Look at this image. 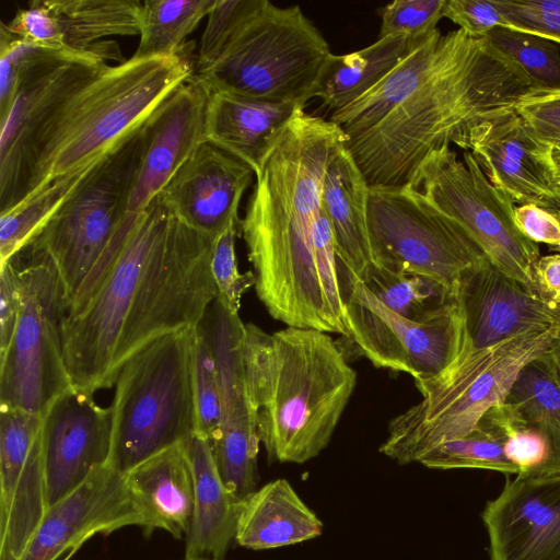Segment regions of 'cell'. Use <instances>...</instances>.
<instances>
[{"instance_id": "d590c367", "label": "cell", "mask_w": 560, "mask_h": 560, "mask_svg": "<svg viewBox=\"0 0 560 560\" xmlns=\"http://www.w3.org/2000/svg\"><path fill=\"white\" fill-rule=\"evenodd\" d=\"M86 175V174H85ZM52 186L0 215V265L16 257L85 177Z\"/></svg>"}, {"instance_id": "44dd1931", "label": "cell", "mask_w": 560, "mask_h": 560, "mask_svg": "<svg viewBox=\"0 0 560 560\" xmlns=\"http://www.w3.org/2000/svg\"><path fill=\"white\" fill-rule=\"evenodd\" d=\"M482 520L491 560H560V475H516Z\"/></svg>"}, {"instance_id": "7dc6e473", "label": "cell", "mask_w": 560, "mask_h": 560, "mask_svg": "<svg viewBox=\"0 0 560 560\" xmlns=\"http://www.w3.org/2000/svg\"><path fill=\"white\" fill-rule=\"evenodd\" d=\"M520 231L534 243L560 248V218L536 205H522L514 210Z\"/></svg>"}, {"instance_id": "b9f144b4", "label": "cell", "mask_w": 560, "mask_h": 560, "mask_svg": "<svg viewBox=\"0 0 560 560\" xmlns=\"http://www.w3.org/2000/svg\"><path fill=\"white\" fill-rule=\"evenodd\" d=\"M508 28L560 44V0H494Z\"/></svg>"}, {"instance_id": "9c48e42d", "label": "cell", "mask_w": 560, "mask_h": 560, "mask_svg": "<svg viewBox=\"0 0 560 560\" xmlns=\"http://www.w3.org/2000/svg\"><path fill=\"white\" fill-rule=\"evenodd\" d=\"M139 159L140 128L85 175L22 250L52 264L63 311L124 229Z\"/></svg>"}, {"instance_id": "ab89813d", "label": "cell", "mask_w": 560, "mask_h": 560, "mask_svg": "<svg viewBox=\"0 0 560 560\" xmlns=\"http://www.w3.org/2000/svg\"><path fill=\"white\" fill-rule=\"evenodd\" d=\"M240 223L231 224L215 240L210 269L217 289V300L232 314L237 315L244 293L255 287L253 271L240 272L235 254V238Z\"/></svg>"}, {"instance_id": "5bb4252c", "label": "cell", "mask_w": 560, "mask_h": 560, "mask_svg": "<svg viewBox=\"0 0 560 560\" xmlns=\"http://www.w3.org/2000/svg\"><path fill=\"white\" fill-rule=\"evenodd\" d=\"M42 416L0 406V560H21L46 512Z\"/></svg>"}, {"instance_id": "f35d334b", "label": "cell", "mask_w": 560, "mask_h": 560, "mask_svg": "<svg viewBox=\"0 0 560 560\" xmlns=\"http://www.w3.org/2000/svg\"><path fill=\"white\" fill-rule=\"evenodd\" d=\"M262 0H217L207 16L194 71L210 66Z\"/></svg>"}, {"instance_id": "8d00e7d4", "label": "cell", "mask_w": 560, "mask_h": 560, "mask_svg": "<svg viewBox=\"0 0 560 560\" xmlns=\"http://www.w3.org/2000/svg\"><path fill=\"white\" fill-rule=\"evenodd\" d=\"M478 425H482L504 444L508 458L517 467L518 475H539L548 459V444L534 427L504 402L489 409Z\"/></svg>"}, {"instance_id": "7402d4cb", "label": "cell", "mask_w": 560, "mask_h": 560, "mask_svg": "<svg viewBox=\"0 0 560 560\" xmlns=\"http://www.w3.org/2000/svg\"><path fill=\"white\" fill-rule=\"evenodd\" d=\"M253 175L240 160L202 142L159 195L172 217L215 240L240 223L238 207Z\"/></svg>"}, {"instance_id": "cb8c5ba5", "label": "cell", "mask_w": 560, "mask_h": 560, "mask_svg": "<svg viewBox=\"0 0 560 560\" xmlns=\"http://www.w3.org/2000/svg\"><path fill=\"white\" fill-rule=\"evenodd\" d=\"M347 139L330 154L323 180L322 205L339 261L350 276L361 280L372 264L366 226L370 187L345 145Z\"/></svg>"}, {"instance_id": "816d5d0a", "label": "cell", "mask_w": 560, "mask_h": 560, "mask_svg": "<svg viewBox=\"0 0 560 560\" xmlns=\"http://www.w3.org/2000/svg\"><path fill=\"white\" fill-rule=\"evenodd\" d=\"M549 144L555 145V147H557V148H559V149H560V136H558V137L553 138V139L549 142Z\"/></svg>"}, {"instance_id": "681fc988", "label": "cell", "mask_w": 560, "mask_h": 560, "mask_svg": "<svg viewBox=\"0 0 560 560\" xmlns=\"http://www.w3.org/2000/svg\"><path fill=\"white\" fill-rule=\"evenodd\" d=\"M552 376L560 387V337L555 343L544 353Z\"/></svg>"}, {"instance_id": "2e32d148", "label": "cell", "mask_w": 560, "mask_h": 560, "mask_svg": "<svg viewBox=\"0 0 560 560\" xmlns=\"http://www.w3.org/2000/svg\"><path fill=\"white\" fill-rule=\"evenodd\" d=\"M130 526L144 530L145 516L125 474L107 463L47 510L21 560H57L95 535Z\"/></svg>"}, {"instance_id": "d6a6232c", "label": "cell", "mask_w": 560, "mask_h": 560, "mask_svg": "<svg viewBox=\"0 0 560 560\" xmlns=\"http://www.w3.org/2000/svg\"><path fill=\"white\" fill-rule=\"evenodd\" d=\"M361 281L387 307L412 320H421L456 299L430 278L393 272L373 262Z\"/></svg>"}, {"instance_id": "83f0119b", "label": "cell", "mask_w": 560, "mask_h": 560, "mask_svg": "<svg viewBox=\"0 0 560 560\" xmlns=\"http://www.w3.org/2000/svg\"><path fill=\"white\" fill-rule=\"evenodd\" d=\"M443 48L444 35L435 30L368 93L334 112L329 120L348 138L374 128L429 78Z\"/></svg>"}, {"instance_id": "f6af8a7d", "label": "cell", "mask_w": 560, "mask_h": 560, "mask_svg": "<svg viewBox=\"0 0 560 560\" xmlns=\"http://www.w3.org/2000/svg\"><path fill=\"white\" fill-rule=\"evenodd\" d=\"M443 18L475 38L485 37L497 27L509 26L494 0H445Z\"/></svg>"}, {"instance_id": "f5cc1de1", "label": "cell", "mask_w": 560, "mask_h": 560, "mask_svg": "<svg viewBox=\"0 0 560 560\" xmlns=\"http://www.w3.org/2000/svg\"><path fill=\"white\" fill-rule=\"evenodd\" d=\"M182 560H218V559L203 558V557H200V558H186V557H184V559H182ZM221 560H225V559H221Z\"/></svg>"}, {"instance_id": "9a60e30c", "label": "cell", "mask_w": 560, "mask_h": 560, "mask_svg": "<svg viewBox=\"0 0 560 560\" xmlns=\"http://www.w3.org/2000/svg\"><path fill=\"white\" fill-rule=\"evenodd\" d=\"M200 326L214 358L221 399L220 433L210 444L215 465L224 480L248 482L258 475L260 440L244 372V323L215 299Z\"/></svg>"}, {"instance_id": "5b68a950", "label": "cell", "mask_w": 560, "mask_h": 560, "mask_svg": "<svg viewBox=\"0 0 560 560\" xmlns=\"http://www.w3.org/2000/svg\"><path fill=\"white\" fill-rule=\"evenodd\" d=\"M244 372L270 463L304 464L327 447L354 392L357 372L328 332L244 324Z\"/></svg>"}, {"instance_id": "7bdbcfd3", "label": "cell", "mask_w": 560, "mask_h": 560, "mask_svg": "<svg viewBox=\"0 0 560 560\" xmlns=\"http://www.w3.org/2000/svg\"><path fill=\"white\" fill-rule=\"evenodd\" d=\"M1 25L34 47L66 49L58 21L43 0L30 2L27 8L19 10L8 23L1 22Z\"/></svg>"}, {"instance_id": "52a82bcc", "label": "cell", "mask_w": 560, "mask_h": 560, "mask_svg": "<svg viewBox=\"0 0 560 560\" xmlns=\"http://www.w3.org/2000/svg\"><path fill=\"white\" fill-rule=\"evenodd\" d=\"M196 328L158 339L128 360L118 374L109 406L108 463L119 471L125 474L197 434Z\"/></svg>"}, {"instance_id": "603a6c76", "label": "cell", "mask_w": 560, "mask_h": 560, "mask_svg": "<svg viewBox=\"0 0 560 560\" xmlns=\"http://www.w3.org/2000/svg\"><path fill=\"white\" fill-rule=\"evenodd\" d=\"M301 112L304 108L295 104L210 92L203 139L249 166L258 176L285 128Z\"/></svg>"}, {"instance_id": "ac0fdd59", "label": "cell", "mask_w": 560, "mask_h": 560, "mask_svg": "<svg viewBox=\"0 0 560 560\" xmlns=\"http://www.w3.org/2000/svg\"><path fill=\"white\" fill-rule=\"evenodd\" d=\"M457 301L464 325L457 358L529 331L560 329V301L528 291L490 261L465 275Z\"/></svg>"}, {"instance_id": "30bf717a", "label": "cell", "mask_w": 560, "mask_h": 560, "mask_svg": "<svg viewBox=\"0 0 560 560\" xmlns=\"http://www.w3.org/2000/svg\"><path fill=\"white\" fill-rule=\"evenodd\" d=\"M366 226L374 265L430 278L455 295L465 275L489 261L466 229L419 190L370 189Z\"/></svg>"}, {"instance_id": "d6986e66", "label": "cell", "mask_w": 560, "mask_h": 560, "mask_svg": "<svg viewBox=\"0 0 560 560\" xmlns=\"http://www.w3.org/2000/svg\"><path fill=\"white\" fill-rule=\"evenodd\" d=\"M210 92L194 74L170 93L140 127V159L124 228L166 186L205 142Z\"/></svg>"}, {"instance_id": "d4e9b609", "label": "cell", "mask_w": 560, "mask_h": 560, "mask_svg": "<svg viewBox=\"0 0 560 560\" xmlns=\"http://www.w3.org/2000/svg\"><path fill=\"white\" fill-rule=\"evenodd\" d=\"M125 476L145 516V535L156 529L174 538L187 535L194 511L195 485L183 443L143 460Z\"/></svg>"}, {"instance_id": "8992f818", "label": "cell", "mask_w": 560, "mask_h": 560, "mask_svg": "<svg viewBox=\"0 0 560 560\" xmlns=\"http://www.w3.org/2000/svg\"><path fill=\"white\" fill-rule=\"evenodd\" d=\"M560 329L529 331L457 358L436 376L416 380L422 399L393 418L380 452L400 465L475 429L504 401L520 371L542 355Z\"/></svg>"}, {"instance_id": "f907efd6", "label": "cell", "mask_w": 560, "mask_h": 560, "mask_svg": "<svg viewBox=\"0 0 560 560\" xmlns=\"http://www.w3.org/2000/svg\"><path fill=\"white\" fill-rule=\"evenodd\" d=\"M550 161L555 177L560 185V149L555 145L550 149Z\"/></svg>"}, {"instance_id": "8fae6325", "label": "cell", "mask_w": 560, "mask_h": 560, "mask_svg": "<svg viewBox=\"0 0 560 560\" xmlns=\"http://www.w3.org/2000/svg\"><path fill=\"white\" fill-rule=\"evenodd\" d=\"M463 158L459 161L450 145L432 152L419 172L416 189L457 220L493 267L547 298L536 276L539 247L517 228L513 201L488 180L470 151Z\"/></svg>"}, {"instance_id": "6da1fadb", "label": "cell", "mask_w": 560, "mask_h": 560, "mask_svg": "<svg viewBox=\"0 0 560 560\" xmlns=\"http://www.w3.org/2000/svg\"><path fill=\"white\" fill-rule=\"evenodd\" d=\"M115 44L30 46L18 61L0 107L1 213L84 176L192 74L184 55L125 60Z\"/></svg>"}, {"instance_id": "c3c4849f", "label": "cell", "mask_w": 560, "mask_h": 560, "mask_svg": "<svg viewBox=\"0 0 560 560\" xmlns=\"http://www.w3.org/2000/svg\"><path fill=\"white\" fill-rule=\"evenodd\" d=\"M536 276L544 294L560 301V254L540 257L536 264Z\"/></svg>"}, {"instance_id": "277c9868", "label": "cell", "mask_w": 560, "mask_h": 560, "mask_svg": "<svg viewBox=\"0 0 560 560\" xmlns=\"http://www.w3.org/2000/svg\"><path fill=\"white\" fill-rule=\"evenodd\" d=\"M533 85L486 37L458 28L429 78L377 126L345 145L370 189H416L427 158L462 145L476 126L514 110Z\"/></svg>"}, {"instance_id": "e0dca14e", "label": "cell", "mask_w": 560, "mask_h": 560, "mask_svg": "<svg viewBox=\"0 0 560 560\" xmlns=\"http://www.w3.org/2000/svg\"><path fill=\"white\" fill-rule=\"evenodd\" d=\"M462 149L471 150L490 183L513 202L560 214V185L550 161L551 144L511 110L472 128Z\"/></svg>"}, {"instance_id": "4fadbf2b", "label": "cell", "mask_w": 560, "mask_h": 560, "mask_svg": "<svg viewBox=\"0 0 560 560\" xmlns=\"http://www.w3.org/2000/svg\"><path fill=\"white\" fill-rule=\"evenodd\" d=\"M346 292V337L376 368L407 373L415 381L429 378L460 353L464 325L457 295L434 314L412 320L387 307L348 272Z\"/></svg>"}, {"instance_id": "7c38bea8", "label": "cell", "mask_w": 560, "mask_h": 560, "mask_svg": "<svg viewBox=\"0 0 560 560\" xmlns=\"http://www.w3.org/2000/svg\"><path fill=\"white\" fill-rule=\"evenodd\" d=\"M20 272L22 308L0 358V406L43 416L73 388L60 332L63 301L56 269L46 257L28 254Z\"/></svg>"}, {"instance_id": "4dcf8cb0", "label": "cell", "mask_w": 560, "mask_h": 560, "mask_svg": "<svg viewBox=\"0 0 560 560\" xmlns=\"http://www.w3.org/2000/svg\"><path fill=\"white\" fill-rule=\"evenodd\" d=\"M503 402L545 438L548 459L539 475H560V387L544 354L523 366Z\"/></svg>"}, {"instance_id": "ba28073f", "label": "cell", "mask_w": 560, "mask_h": 560, "mask_svg": "<svg viewBox=\"0 0 560 560\" xmlns=\"http://www.w3.org/2000/svg\"><path fill=\"white\" fill-rule=\"evenodd\" d=\"M330 54L299 5L262 0L217 59L192 74L209 92L304 108Z\"/></svg>"}, {"instance_id": "60d3db41", "label": "cell", "mask_w": 560, "mask_h": 560, "mask_svg": "<svg viewBox=\"0 0 560 560\" xmlns=\"http://www.w3.org/2000/svg\"><path fill=\"white\" fill-rule=\"evenodd\" d=\"M445 0H396L382 9L378 38L422 37L438 30Z\"/></svg>"}, {"instance_id": "1f68e13d", "label": "cell", "mask_w": 560, "mask_h": 560, "mask_svg": "<svg viewBox=\"0 0 560 560\" xmlns=\"http://www.w3.org/2000/svg\"><path fill=\"white\" fill-rule=\"evenodd\" d=\"M217 0H147L142 2L140 40L132 55L145 59L183 55L187 36L207 18Z\"/></svg>"}, {"instance_id": "4316f807", "label": "cell", "mask_w": 560, "mask_h": 560, "mask_svg": "<svg viewBox=\"0 0 560 560\" xmlns=\"http://www.w3.org/2000/svg\"><path fill=\"white\" fill-rule=\"evenodd\" d=\"M323 527L290 482L278 478L240 502L235 541L250 550L275 549L314 539Z\"/></svg>"}, {"instance_id": "484cf974", "label": "cell", "mask_w": 560, "mask_h": 560, "mask_svg": "<svg viewBox=\"0 0 560 560\" xmlns=\"http://www.w3.org/2000/svg\"><path fill=\"white\" fill-rule=\"evenodd\" d=\"M183 445L195 485L192 517L185 536V557L225 559L235 540L240 501L222 481L206 438L194 434Z\"/></svg>"}, {"instance_id": "7a4b0ae2", "label": "cell", "mask_w": 560, "mask_h": 560, "mask_svg": "<svg viewBox=\"0 0 560 560\" xmlns=\"http://www.w3.org/2000/svg\"><path fill=\"white\" fill-rule=\"evenodd\" d=\"M214 240L171 215L158 195L90 275L60 322L73 388H109L128 360L198 327L217 299Z\"/></svg>"}, {"instance_id": "3957f363", "label": "cell", "mask_w": 560, "mask_h": 560, "mask_svg": "<svg viewBox=\"0 0 560 560\" xmlns=\"http://www.w3.org/2000/svg\"><path fill=\"white\" fill-rule=\"evenodd\" d=\"M348 136L301 112L269 155L240 230L260 302L288 327L348 334L341 271L322 205L326 167Z\"/></svg>"}, {"instance_id": "f1b7e54d", "label": "cell", "mask_w": 560, "mask_h": 560, "mask_svg": "<svg viewBox=\"0 0 560 560\" xmlns=\"http://www.w3.org/2000/svg\"><path fill=\"white\" fill-rule=\"evenodd\" d=\"M430 34L384 37L350 54L331 52L319 74L313 97H319L332 113L348 106L375 86Z\"/></svg>"}, {"instance_id": "e575fe53", "label": "cell", "mask_w": 560, "mask_h": 560, "mask_svg": "<svg viewBox=\"0 0 560 560\" xmlns=\"http://www.w3.org/2000/svg\"><path fill=\"white\" fill-rule=\"evenodd\" d=\"M485 37L526 74L533 89L560 88V54L553 42L506 27Z\"/></svg>"}, {"instance_id": "bcb514c9", "label": "cell", "mask_w": 560, "mask_h": 560, "mask_svg": "<svg viewBox=\"0 0 560 560\" xmlns=\"http://www.w3.org/2000/svg\"><path fill=\"white\" fill-rule=\"evenodd\" d=\"M0 358L7 352L22 308V279L14 259L0 265Z\"/></svg>"}, {"instance_id": "ffe728a7", "label": "cell", "mask_w": 560, "mask_h": 560, "mask_svg": "<svg viewBox=\"0 0 560 560\" xmlns=\"http://www.w3.org/2000/svg\"><path fill=\"white\" fill-rule=\"evenodd\" d=\"M94 394L72 388L42 416L48 509L109 462L113 417Z\"/></svg>"}, {"instance_id": "db71d44e", "label": "cell", "mask_w": 560, "mask_h": 560, "mask_svg": "<svg viewBox=\"0 0 560 560\" xmlns=\"http://www.w3.org/2000/svg\"><path fill=\"white\" fill-rule=\"evenodd\" d=\"M559 218H560V214H559Z\"/></svg>"}, {"instance_id": "ee69618b", "label": "cell", "mask_w": 560, "mask_h": 560, "mask_svg": "<svg viewBox=\"0 0 560 560\" xmlns=\"http://www.w3.org/2000/svg\"><path fill=\"white\" fill-rule=\"evenodd\" d=\"M514 110L542 141L549 143L560 136V88L530 89Z\"/></svg>"}, {"instance_id": "836d02e7", "label": "cell", "mask_w": 560, "mask_h": 560, "mask_svg": "<svg viewBox=\"0 0 560 560\" xmlns=\"http://www.w3.org/2000/svg\"><path fill=\"white\" fill-rule=\"evenodd\" d=\"M419 464L436 469L480 468L518 475L504 452L502 439L482 425L431 450Z\"/></svg>"}, {"instance_id": "74e56055", "label": "cell", "mask_w": 560, "mask_h": 560, "mask_svg": "<svg viewBox=\"0 0 560 560\" xmlns=\"http://www.w3.org/2000/svg\"><path fill=\"white\" fill-rule=\"evenodd\" d=\"M195 396L197 434L212 444L221 428V399L214 358L200 325L195 331Z\"/></svg>"}, {"instance_id": "f546056e", "label": "cell", "mask_w": 560, "mask_h": 560, "mask_svg": "<svg viewBox=\"0 0 560 560\" xmlns=\"http://www.w3.org/2000/svg\"><path fill=\"white\" fill-rule=\"evenodd\" d=\"M56 16L66 49L84 50L108 36L140 32L138 0H45Z\"/></svg>"}]
</instances>
